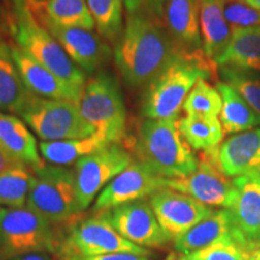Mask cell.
<instances>
[{"instance_id": "d590c367", "label": "cell", "mask_w": 260, "mask_h": 260, "mask_svg": "<svg viewBox=\"0 0 260 260\" xmlns=\"http://www.w3.org/2000/svg\"><path fill=\"white\" fill-rule=\"evenodd\" d=\"M61 260H149L148 255L135 254V253H109V254L103 255H93V256H68Z\"/></svg>"}, {"instance_id": "ba28073f", "label": "cell", "mask_w": 260, "mask_h": 260, "mask_svg": "<svg viewBox=\"0 0 260 260\" xmlns=\"http://www.w3.org/2000/svg\"><path fill=\"white\" fill-rule=\"evenodd\" d=\"M109 253H135L149 255V251L124 239L110 222L107 211L94 212L86 218L71 222L65 236L60 240L58 255L93 256Z\"/></svg>"}, {"instance_id": "4dcf8cb0", "label": "cell", "mask_w": 260, "mask_h": 260, "mask_svg": "<svg viewBox=\"0 0 260 260\" xmlns=\"http://www.w3.org/2000/svg\"><path fill=\"white\" fill-rule=\"evenodd\" d=\"M182 110L186 115L218 117L222 111V96L207 80H200L188 94Z\"/></svg>"}, {"instance_id": "7bdbcfd3", "label": "cell", "mask_w": 260, "mask_h": 260, "mask_svg": "<svg viewBox=\"0 0 260 260\" xmlns=\"http://www.w3.org/2000/svg\"><path fill=\"white\" fill-rule=\"evenodd\" d=\"M176 260H182V259H180V258H177V259H176Z\"/></svg>"}, {"instance_id": "b9f144b4", "label": "cell", "mask_w": 260, "mask_h": 260, "mask_svg": "<svg viewBox=\"0 0 260 260\" xmlns=\"http://www.w3.org/2000/svg\"><path fill=\"white\" fill-rule=\"evenodd\" d=\"M0 42H3V40H2V34H0Z\"/></svg>"}, {"instance_id": "9c48e42d", "label": "cell", "mask_w": 260, "mask_h": 260, "mask_svg": "<svg viewBox=\"0 0 260 260\" xmlns=\"http://www.w3.org/2000/svg\"><path fill=\"white\" fill-rule=\"evenodd\" d=\"M27 206L52 224L76 219L81 210L77 203L74 171L52 164H45L34 170Z\"/></svg>"}, {"instance_id": "8d00e7d4", "label": "cell", "mask_w": 260, "mask_h": 260, "mask_svg": "<svg viewBox=\"0 0 260 260\" xmlns=\"http://www.w3.org/2000/svg\"><path fill=\"white\" fill-rule=\"evenodd\" d=\"M10 260H58L54 254L50 253H31V254H24L21 256H16Z\"/></svg>"}, {"instance_id": "52a82bcc", "label": "cell", "mask_w": 260, "mask_h": 260, "mask_svg": "<svg viewBox=\"0 0 260 260\" xmlns=\"http://www.w3.org/2000/svg\"><path fill=\"white\" fill-rule=\"evenodd\" d=\"M17 115L44 141L84 139L93 126L81 115L79 105L68 100L41 98L29 93Z\"/></svg>"}, {"instance_id": "f546056e", "label": "cell", "mask_w": 260, "mask_h": 260, "mask_svg": "<svg viewBox=\"0 0 260 260\" xmlns=\"http://www.w3.org/2000/svg\"><path fill=\"white\" fill-rule=\"evenodd\" d=\"M32 181L34 175L24 165H17L0 172V206H25Z\"/></svg>"}, {"instance_id": "277c9868", "label": "cell", "mask_w": 260, "mask_h": 260, "mask_svg": "<svg viewBox=\"0 0 260 260\" xmlns=\"http://www.w3.org/2000/svg\"><path fill=\"white\" fill-rule=\"evenodd\" d=\"M9 28L17 47L74 86L84 88L86 75L68 57L53 35L35 16L28 0H10Z\"/></svg>"}, {"instance_id": "f1b7e54d", "label": "cell", "mask_w": 260, "mask_h": 260, "mask_svg": "<svg viewBox=\"0 0 260 260\" xmlns=\"http://www.w3.org/2000/svg\"><path fill=\"white\" fill-rule=\"evenodd\" d=\"M87 4L100 37L116 44L124 29V0H87Z\"/></svg>"}, {"instance_id": "8fae6325", "label": "cell", "mask_w": 260, "mask_h": 260, "mask_svg": "<svg viewBox=\"0 0 260 260\" xmlns=\"http://www.w3.org/2000/svg\"><path fill=\"white\" fill-rule=\"evenodd\" d=\"M132 162V154L121 144H111L80 159L75 164L74 176L81 212L92 204L100 190Z\"/></svg>"}, {"instance_id": "5bb4252c", "label": "cell", "mask_w": 260, "mask_h": 260, "mask_svg": "<svg viewBox=\"0 0 260 260\" xmlns=\"http://www.w3.org/2000/svg\"><path fill=\"white\" fill-rule=\"evenodd\" d=\"M148 201L161 229L171 240L186 234L214 211L189 195L170 188L158 190Z\"/></svg>"}, {"instance_id": "d4e9b609", "label": "cell", "mask_w": 260, "mask_h": 260, "mask_svg": "<svg viewBox=\"0 0 260 260\" xmlns=\"http://www.w3.org/2000/svg\"><path fill=\"white\" fill-rule=\"evenodd\" d=\"M111 145L102 135L94 133L88 138L63 140V141H42L39 152L45 160L52 165H70L87 155Z\"/></svg>"}, {"instance_id": "4fadbf2b", "label": "cell", "mask_w": 260, "mask_h": 260, "mask_svg": "<svg viewBox=\"0 0 260 260\" xmlns=\"http://www.w3.org/2000/svg\"><path fill=\"white\" fill-rule=\"evenodd\" d=\"M235 198L229 209L233 240L252 254L260 248V180L248 176L233 178Z\"/></svg>"}, {"instance_id": "ffe728a7", "label": "cell", "mask_w": 260, "mask_h": 260, "mask_svg": "<svg viewBox=\"0 0 260 260\" xmlns=\"http://www.w3.org/2000/svg\"><path fill=\"white\" fill-rule=\"evenodd\" d=\"M0 147L15 161L32 171L45 165L38 151L37 140L24 122L3 112H0Z\"/></svg>"}, {"instance_id": "2e32d148", "label": "cell", "mask_w": 260, "mask_h": 260, "mask_svg": "<svg viewBox=\"0 0 260 260\" xmlns=\"http://www.w3.org/2000/svg\"><path fill=\"white\" fill-rule=\"evenodd\" d=\"M39 22L53 35L68 57L84 74L96 73L112 56L106 40L92 30L63 27L45 18H40Z\"/></svg>"}, {"instance_id": "44dd1931", "label": "cell", "mask_w": 260, "mask_h": 260, "mask_svg": "<svg viewBox=\"0 0 260 260\" xmlns=\"http://www.w3.org/2000/svg\"><path fill=\"white\" fill-rule=\"evenodd\" d=\"M228 239H233L232 217L226 209L217 210L175 240V249L187 255Z\"/></svg>"}, {"instance_id": "5b68a950", "label": "cell", "mask_w": 260, "mask_h": 260, "mask_svg": "<svg viewBox=\"0 0 260 260\" xmlns=\"http://www.w3.org/2000/svg\"><path fill=\"white\" fill-rule=\"evenodd\" d=\"M79 105L81 115L94 133L110 144H122L126 138V107L118 81L109 71H98L84 84Z\"/></svg>"}, {"instance_id": "d6a6232c", "label": "cell", "mask_w": 260, "mask_h": 260, "mask_svg": "<svg viewBox=\"0 0 260 260\" xmlns=\"http://www.w3.org/2000/svg\"><path fill=\"white\" fill-rule=\"evenodd\" d=\"M249 256L251 254L242 249L233 239H228L191 254L180 255L178 258L182 260H249Z\"/></svg>"}, {"instance_id": "e0dca14e", "label": "cell", "mask_w": 260, "mask_h": 260, "mask_svg": "<svg viewBox=\"0 0 260 260\" xmlns=\"http://www.w3.org/2000/svg\"><path fill=\"white\" fill-rule=\"evenodd\" d=\"M11 52L19 76L28 92L47 99L68 100L76 104L80 102L83 88L60 79L19 47L11 46Z\"/></svg>"}, {"instance_id": "cb8c5ba5", "label": "cell", "mask_w": 260, "mask_h": 260, "mask_svg": "<svg viewBox=\"0 0 260 260\" xmlns=\"http://www.w3.org/2000/svg\"><path fill=\"white\" fill-rule=\"evenodd\" d=\"M216 88L222 96V111L219 121L224 133L230 135L240 134L254 128H259L260 117L253 111L245 100L224 81H218Z\"/></svg>"}, {"instance_id": "836d02e7", "label": "cell", "mask_w": 260, "mask_h": 260, "mask_svg": "<svg viewBox=\"0 0 260 260\" xmlns=\"http://www.w3.org/2000/svg\"><path fill=\"white\" fill-rule=\"evenodd\" d=\"M223 12L232 28L260 27V10L242 0H224Z\"/></svg>"}, {"instance_id": "7c38bea8", "label": "cell", "mask_w": 260, "mask_h": 260, "mask_svg": "<svg viewBox=\"0 0 260 260\" xmlns=\"http://www.w3.org/2000/svg\"><path fill=\"white\" fill-rule=\"evenodd\" d=\"M165 181L167 178L160 177L141 161H133L100 191L93 211H110L121 205L146 199L167 188Z\"/></svg>"}, {"instance_id": "4316f807", "label": "cell", "mask_w": 260, "mask_h": 260, "mask_svg": "<svg viewBox=\"0 0 260 260\" xmlns=\"http://www.w3.org/2000/svg\"><path fill=\"white\" fill-rule=\"evenodd\" d=\"M178 128L191 149L200 152L218 147L225 134L218 117L186 115L178 119Z\"/></svg>"}, {"instance_id": "9a60e30c", "label": "cell", "mask_w": 260, "mask_h": 260, "mask_svg": "<svg viewBox=\"0 0 260 260\" xmlns=\"http://www.w3.org/2000/svg\"><path fill=\"white\" fill-rule=\"evenodd\" d=\"M113 228L124 239L144 248H158L171 239L161 229L149 201L142 199L107 211Z\"/></svg>"}, {"instance_id": "ac0fdd59", "label": "cell", "mask_w": 260, "mask_h": 260, "mask_svg": "<svg viewBox=\"0 0 260 260\" xmlns=\"http://www.w3.org/2000/svg\"><path fill=\"white\" fill-rule=\"evenodd\" d=\"M162 22L181 53L205 54L200 31V0H167Z\"/></svg>"}, {"instance_id": "74e56055", "label": "cell", "mask_w": 260, "mask_h": 260, "mask_svg": "<svg viewBox=\"0 0 260 260\" xmlns=\"http://www.w3.org/2000/svg\"><path fill=\"white\" fill-rule=\"evenodd\" d=\"M17 165H22V164H18V162L15 161L11 157H9V155L3 151V148L0 147V172L8 170V169H11L14 167H17Z\"/></svg>"}, {"instance_id": "7402d4cb", "label": "cell", "mask_w": 260, "mask_h": 260, "mask_svg": "<svg viewBox=\"0 0 260 260\" xmlns=\"http://www.w3.org/2000/svg\"><path fill=\"white\" fill-rule=\"evenodd\" d=\"M224 0H200V31L205 56L216 64L232 39L223 12Z\"/></svg>"}, {"instance_id": "484cf974", "label": "cell", "mask_w": 260, "mask_h": 260, "mask_svg": "<svg viewBox=\"0 0 260 260\" xmlns=\"http://www.w3.org/2000/svg\"><path fill=\"white\" fill-rule=\"evenodd\" d=\"M29 93L19 76L11 46L0 42V112L18 113Z\"/></svg>"}, {"instance_id": "ab89813d", "label": "cell", "mask_w": 260, "mask_h": 260, "mask_svg": "<svg viewBox=\"0 0 260 260\" xmlns=\"http://www.w3.org/2000/svg\"><path fill=\"white\" fill-rule=\"evenodd\" d=\"M242 2L247 3V4L252 5L253 8L260 10V0H242Z\"/></svg>"}, {"instance_id": "3957f363", "label": "cell", "mask_w": 260, "mask_h": 260, "mask_svg": "<svg viewBox=\"0 0 260 260\" xmlns=\"http://www.w3.org/2000/svg\"><path fill=\"white\" fill-rule=\"evenodd\" d=\"M216 75L217 65L205 54H178L146 87L141 115L149 119L177 118L195 83L200 80L214 79Z\"/></svg>"}, {"instance_id": "603a6c76", "label": "cell", "mask_w": 260, "mask_h": 260, "mask_svg": "<svg viewBox=\"0 0 260 260\" xmlns=\"http://www.w3.org/2000/svg\"><path fill=\"white\" fill-rule=\"evenodd\" d=\"M217 67L260 71V27L232 28V39Z\"/></svg>"}, {"instance_id": "d6986e66", "label": "cell", "mask_w": 260, "mask_h": 260, "mask_svg": "<svg viewBox=\"0 0 260 260\" xmlns=\"http://www.w3.org/2000/svg\"><path fill=\"white\" fill-rule=\"evenodd\" d=\"M219 165L228 177L260 180V128L232 135L218 148Z\"/></svg>"}, {"instance_id": "ee69618b", "label": "cell", "mask_w": 260, "mask_h": 260, "mask_svg": "<svg viewBox=\"0 0 260 260\" xmlns=\"http://www.w3.org/2000/svg\"><path fill=\"white\" fill-rule=\"evenodd\" d=\"M0 12H2V8H0Z\"/></svg>"}, {"instance_id": "e575fe53", "label": "cell", "mask_w": 260, "mask_h": 260, "mask_svg": "<svg viewBox=\"0 0 260 260\" xmlns=\"http://www.w3.org/2000/svg\"><path fill=\"white\" fill-rule=\"evenodd\" d=\"M167 0H124L126 12H142L161 18Z\"/></svg>"}, {"instance_id": "30bf717a", "label": "cell", "mask_w": 260, "mask_h": 260, "mask_svg": "<svg viewBox=\"0 0 260 260\" xmlns=\"http://www.w3.org/2000/svg\"><path fill=\"white\" fill-rule=\"evenodd\" d=\"M218 147L203 151L198 157V168L186 177L167 178V188L189 195L207 206L229 209L235 198L233 178L219 165Z\"/></svg>"}, {"instance_id": "60d3db41", "label": "cell", "mask_w": 260, "mask_h": 260, "mask_svg": "<svg viewBox=\"0 0 260 260\" xmlns=\"http://www.w3.org/2000/svg\"><path fill=\"white\" fill-rule=\"evenodd\" d=\"M249 260H260V248L252 253L251 256H249Z\"/></svg>"}, {"instance_id": "8992f818", "label": "cell", "mask_w": 260, "mask_h": 260, "mask_svg": "<svg viewBox=\"0 0 260 260\" xmlns=\"http://www.w3.org/2000/svg\"><path fill=\"white\" fill-rule=\"evenodd\" d=\"M53 225L27 205L2 207L0 260H10L31 253L58 254L60 240Z\"/></svg>"}, {"instance_id": "7a4b0ae2", "label": "cell", "mask_w": 260, "mask_h": 260, "mask_svg": "<svg viewBox=\"0 0 260 260\" xmlns=\"http://www.w3.org/2000/svg\"><path fill=\"white\" fill-rule=\"evenodd\" d=\"M178 119H142L133 140L139 161L164 178L186 177L198 168V157L182 136Z\"/></svg>"}, {"instance_id": "f35d334b", "label": "cell", "mask_w": 260, "mask_h": 260, "mask_svg": "<svg viewBox=\"0 0 260 260\" xmlns=\"http://www.w3.org/2000/svg\"><path fill=\"white\" fill-rule=\"evenodd\" d=\"M28 2H29V5H30L31 10L34 11V14L39 15L44 11L45 5L47 4L48 0H28Z\"/></svg>"}, {"instance_id": "83f0119b", "label": "cell", "mask_w": 260, "mask_h": 260, "mask_svg": "<svg viewBox=\"0 0 260 260\" xmlns=\"http://www.w3.org/2000/svg\"><path fill=\"white\" fill-rule=\"evenodd\" d=\"M38 19L45 18L63 27L82 28L93 30L95 28L87 0H48Z\"/></svg>"}, {"instance_id": "1f68e13d", "label": "cell", "mask_w": 260, "mask_h": 260, "mask_svg": "<svg viewBox=\"0 0 260 260\" xmlns=\"http://www.w3.org/2000/svg\"><path fill=\"white\" fill-rule=\"evenodd\" d=\"M219 74L224 82L229 84L260 117V81L248 76L241 70L228 67H220Z\"/></svg>"}, {"instance_id": "6da1fadb", "label": "cell", "mask_w": 260, "mask_h": 260, "mask_svg": "<svg viewBox=\"0 0 260 260\" xmlns=\"http://www.w3.org/2000/svg\"><path fill=\"white\" fill-rule=\"evenodd\" d=\"M181 52L161 18L126 12L121 38L116 42L115 61L126 84L147 87Z\"/></svg>"}]
</instances>
